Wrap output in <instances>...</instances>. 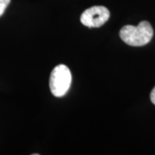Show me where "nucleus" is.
I'll use <instances>...</instances> for the list:
<instances>
[{"instance_id": "nucleus-1", "label": "nucleus", "mask_w": 155, "mask_h": 155, "mask_svg": "<svg viewBox=\"0 0 155 155\" xmlns=\"http://www.w3.org/2000/svg\"><path fill=\"white\" fill-rule=\"evenodd\" d=\"M153 36V29L147 21H142L138 26L126 25L120 30V37L129 46L141 47L147 45Z\"/></svg>"}, {"instance_id": "nucleus-2", "label": "nucleus", "mask_w": 155, "mask_h": 155, "mask_svg": "<svg viewBox=\"0 0 155 155\" xmlns=\"http://www.w3.org/2000/svg\"><path fill=\"white\" fill-rule=\"evenodd\" d=\"M72 83V74L70 69L66 65L56 66L51 72L49 87L52 94L61 97L67 94Z\"/></svg>"}, {"instance_id": "nucleus-3", "label": "nucleus", "mask_w": 155, "mask_h": 155, "mask_svg": "<svg viewBox=\"0 0 155 155\" xmlns=\"http://www.w3.org/2000/svg\"><path fill=\"white\" fill-rule=\"evenodd\" d=\"M110 17V11L104 6H92L84 11L80 17L82 24L89 28L103 26Z\"/></svg>"}, {"instance_id": "nucleus-4", "label": "nucleus", "mask_w": 155, "mask_h": 155, "mask_svg": "<svg viewBox=\"0 0 155 155\" xmlns=\"http://www.w3.org/2000/svg\"><path fill=\"white\" fill-rule=\"evenodd\" d=\"M11 0H0V17L5 13L7 6L10 5Z\"/></svg>"}, {"instance_id": "nucleus-5", "label": "nucleus", "mask_w": 155, "mask_h": 155, "mask_svg": "<svg viewBox=\"0 0 155 155\" xmlns=\"http://www.w3.org/2000/svg\"><path fill=\"white\" fill-rule=\"evenodd\" d=\"M150 99L152 101V103L155 105V87L152 90V92L150 94Z\"/></svg>"}]
</instances>
